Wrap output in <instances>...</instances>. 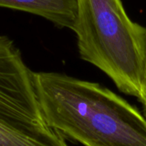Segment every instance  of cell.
<instances>
[{
    "instance_id": "1",
    "label": "cell",
    "mask_w": 146,
    "mask_h": 146,
    "mask_svg": "<svg viewBox=\"0 0 146 146\" xmlns=\"http://www.w3.org/2000/svg\"><path fill=\"white\" fill-rule=\"evenodd\" d=\"M46 124L84 146H146V117L94 82L54 72H33Z\"/></svg>"
},
{
    "instance_id": "2",
    "label": "cell",
    "mask_w": 146,
    "mask_h": 146,
    "mask_svg": "<svg viewBox=\"0 0 146 146\" xmlns=\"http://www.w3.org/2000/svg\"><path fill=\"white\" fill-rule=\"evenodd\" d=\"M74 32L80 57L105 73L122 92L142 96L146 29L127 15L121 0H77Z\"/></svg>"
},
{
    "instance_id": "3",
    "label": "cell",
    "mask_w": 146,
    "mask_h": 146,
    "mask_svg": "<svg viewBox=\"0 0 146 146\" xmlns=\"http://www.w3.org/2000/svg\"><path fill=\"white\" fill-rule=\"evenodd\" d=\"M0 117L26 125H46L33 84V72L7 36H0Z\"/></svg>"
},
{
    "instance_id": "4",
    "label": "cell",
    "mask_w": 146,
    "mask_h": 146,
    "mask_svg": "<svg viewBox=\"0 0 146 146\" xmlns=\"http://www.w3.org/2000/svg\"><path fill=\"white\" fill-rule=\"evenodd\" d=\"M0 146H68L50 126L26 125L0 117Z\"/></svg>"
},
{
    "instance_id": "5",
    "label": "cell",
    "mask_w": 146,
    "mask_h": 146,
    "mask_svg": "<svg viewBox=\"0 0 146 146\" xmlns=\"http://www.w3.org/2000/svg\"><path fill=\"white\" fill-rule=\"evenodd\" d=\"M0 7L33 14L72 30L78 11L77 0H0Z\"/></svg>"
},
{
    "instance_id": "6",
    "label": "cell",
    "mask_w": 146,
    "mask_h": 146,
    "mask_svg": "<svg viewBox=\"0 0 146 146\" xmlns=\"http://www.w3.org/2000/svg\"><path fill=\"white\" fill-rule=\"evenodd\" d=\"M141 104L144 107V112L146 117V65H145V80H144V86H143V91H142V96L139 99Z\"/></svg>"
}]
</instances>
